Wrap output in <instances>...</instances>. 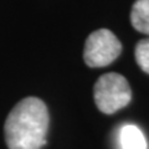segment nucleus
Masks as SVG:
<instances>
[{
	"label": "nucleus",
	"mask_w": 149,
	"mask_h": 149,
	"mask_svg": "<svg viewBox=\"0 0 149 149\" xmlns=\"http://www.w3.org/2000/svg\"><path fill=\"white\" fill-rule=\"evenodd\" d=\"M47 107L36 97H27L14 107L5 122L9 149H41L49 129Z\"/></svg>",
	"instance_id": "nucleus-1"
},
{
	"label": "nucleus",
	"mask_w": 149,
	"mask_h": 149,
	"mask_svg": "<svg viewBox=\"0 0 149 149\" xmlns=\"http://www.w3.org/2000/svg\"><path fill=\"white\" fill-rule=\"evenodd\" d=\"M96 106L102 113L112 114L132 100L129 83L119 73H106L97 80L93 90Z\"/></svg>",
	"instance_id": "nucleus-2"
},
{
	"label": "nucleus",
	"mask_w": 149,
	"mask_h": 149,
	"mask_svg": "<svg viewBox=\"0 0 149 149\" xmlns=\"http://www.w3.org/2000/svg\"><path fill=\"white\" fill-rule=\"evenodd\" d=\"M120 51L122 44L117 36L107 29H100L87 37L83 58L90 67H104L118 57Z\"/></svg>",
	"instance_id": "nucleus-3"
},
{
	"label": "nucleus",
	"mask_w": 149,
	"mask_h": 149,
	"mask_svg": "<svg viewBox=\"0 0 149 149\" xmlns=\"http://www.w3.org/2000/svg\"><path fill=\"white\" fill-rule=\"evenodd\" d=\"M119 144L122 149H147L146 137L134 124H124L120 128Z\"/></svg>",
	"instance_id": "nucleus-4"
},
{
	"label": "nucleus",
	"mask_w": 149,
	"mask_h": 149,
	"mask_svg": "<svg viewBox=\"0 0 149 149\" xmlns=\"http://www.w3.org/2000/svg\"><path fill=\"white\" fill-rule=\"evenodd\" d=\"M130 22L137 31L149 35V0H137L133 4Z\"/></svg>",
	"instance_id": "nucleus-5"
},
{
	"label": "nucleus",
	"mask_w": 149,
	"mask_h": 149,
	"mask_svg": "<svg viewBox=\"0 0 149 149\" xmlns=\"http://www.w3.org/2000/svg\"><path fill=\"white\" fill-rule=\"evenodd\" d=\"M136 60L138 66L149 73V39L141 40L136 46Z\"/></svg>",
	"instance_id": "nucleus-6"
}]
</instances>
